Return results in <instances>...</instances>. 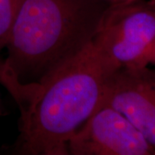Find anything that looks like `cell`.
<instances>
[{"label":"cell","mask_w":155,"mask_h":155,"mask_svg":"<svg viewBox=\"0 0 155 155\" xmlns=\"http://www.w3.org/2000/svg\"><path fill=\"white\" fill-rule=\"evenodd\" d=\"M24 0H0V50L5 48L11 26Z\"/></svg>","instance_id":"obj_7"},{"label":"cell","mask_w":155,"mask_h":155,"mask_svg":"<svg viewBox=\"0 0 155 155\" xmlns=\"http://www.w3.org/2000/svg\"><path fill=\"white\" fill-rule=\"evenodd\" d=\"M110 6L102 0H24L5 48L8 71L35 93L88 48Z\"/></svg>","instance_id":"obj_1"},{"label":"cell","mask_w":155,"mask_h":155,"mask_svg":"<svg viewBox=\"0 0 155 155\" xmlns=\"http://www.w3.org/2000/svg\"><path fill=\"white\" fill-rule=\"evenodd\" d=\"M104 2L108 3L110 5H122V4H127V3H131L136 0H102Z\"/></svg>","instance_id":"obj_8"},{"label":"cell","mask_w":155,"mask_h":155,"mask_svg":"<svg viewBox=\"0 0 155 155\" xmlns=\"http://www.w3.org/2000/svg\"><path fill=\"white\" fill-rule=\"evenodd\" d=\"M91 45L110 74L149 66L155 45V0L110 6Z\"/></svg>","instance_id":"obj_3"},{"label":"cell","mask_w":155,"mask_h":155,"mask_svg":"<svg viewBox=\"0 0 155 155\" xmlns=\"http://www.w3.org/2000/svg\"><path fill=\"white\" fill-rule=\"evenodd\" d=\"M110 75L90 44L36 90L21 112L15 152L68 154L69 139L102 104Z\"/></svg>","instance_id":"obj_2"},{"label":"cell","mask_w":155,"mask_h":155,"mask_svg":"<svg viewBox=\"0 0 155 155\" xmlns=\"http://www.w3.org/2000/svg\"><path fill=\"white\" fill-rule=\"evenodd\" d=\"M102 105L126 116L155 151V67L123 68L111 73Z\"/></svg>","instance_id":"obj_5"},{"label":"cell","mask_w":155,"mask_h":155,"mask_svg":"<svg viewBox=\"0 0 155 155\" xmlns=\"http://www.w3.org/2000/svg\"><path fill=\"white\" fill-rule=\"evenodd\" d=\"M72 155H154L155 151L127 117L102 105L71 136Z\"/></svg>","instance_id":"obj_4"},{"label":"cell","mask_w":155,"mask_h":155,"mask_svg":"<svg viewBox=\"0 0 155 155\" xmlns=\"http://www.w3.org/2000/svg\"><path fill=\"white\" fill-rule=\"evenodd\" d=\"M0 84L9 91L13 99L16 101L17 105L22 111L32 99L34 92L23 87L14 78L8 71L5 61L0 59Z\"/></svg>","instance_id":"obj_6"},{"label":"cell","mask_w":155,"mask_h":155,"mask_svg":"<svg viewBox=\"0 0 155 155\" xmlns=\"http://www.w3.org/2000/svg\"><path fill=\"white\" fill-rule=\"evenodd\" d=\"M152 65L155 67V45L153 49V52H152V54H151V57H150V61H149V66Z\"/></svg>","instance_id":"obj_9"}]
</instances>
